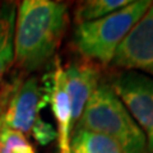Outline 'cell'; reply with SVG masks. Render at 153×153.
<instances>
[{
  "instance_id": "ba28073f",
  "label": "cell",
  "mask_w": 153,
  "mask_h": 153,
  "mask_svg": "<svg viewBox=\"0 0 153 153\" xmlns=\"http://www.w3.org/2000/svg\"><path fill=\"white\" fill-rule=\"evenodd\" d=\"M64 73L71 106V121L74 130L88 100L101 82V73L97 65L85 59L70 63L64 69Z\"/></svg>"
},
{
  "instance_id": "277c9868",
  "label": "cell",
  "mask_w": 153,
  "mask_h": 153,
  "mask_svg": "<svg viewBox=\"0 0 153 153\" xmlns=\"http://www.w3.org/2000/svg\"><path fill=\"white\" fill-rule=\"evenodd\" d=\"M47 106L44 88L36 76L16 73L0 87V129L31 134L38 114Z\"/></svg>"
},
{
  "instance_id": "3957f363",
  "label": "cell",
  "mask_w": 153,
  "mask_h": 153,
  "mask_svg": "<svg viewBox=\"0 0 153 153\" xmlns=\"http://www.w3.org/2000/svg\"><path fill=\"white\" fill-rule=\"evenodd\" d=\"M151 4L149 0H135L107 17L76 25L73 33L74 49L83 59L94 64H111L119 45Z\"/></svg>"
},
{
  "instance_id": "5b68a950",
  "label": "cell",
  "mask_w": 153,
  "mask_h": 153,
  "mask_svg": "<svg viewBox=\"0 0 153 153\" xmlns=\"http://www.w3.org/2000/svg\"><path fill=\"white\" fill-rule=\"evenodd\" d=\"M108 84L144 133L148 153H153V78L121 70L112 74Z\"/></svg>"
},
{
  "instance_id": "6da1fadb",
  "label": "cell",
  "mask_w": 153,
  "mask_h": 153,
  "mask_svg": "<svg viewBox=\"0 0 153 153\" xmlns=\"http://www.w3.org/2000/svg\"><path fill=\"white\" fill-rule=\"evenodd\" d=\"M69 22L65 3L23 0L18 4L14 27V65L30 74L47 64L59 49Z\"/></svg>"
},
{
  "instance_id": "8992f818",
  "label": "cell",
  "mask_w": 153,
  "mask_h": 153,
  "mask_svg": "<svg viewBox=\"0 0 153 153\" xmlns=\"http://www.w3.org/2000/svg\"><path fill=\"white\" fill-rule=\"evenodd\" d=\"M111 64L153 78V1L119 45Z\"/></svg>"
},
{
  "instance_id": "7a4b0ae2",
  "label": "cell",
  "mask_w": 153,
  "mask_h": 153,
  "mask_svg": "<svg viewBox=\"0 0 153 153\" xmlns=\"http://www.w3.org/2000/svg\"><path fill=\"white\" fill-rule=\"evenodd\" d=\"M74 129H85L111 138L125 153H148L144 133L103 80L88 100Z\"/></svg>"
},
{
  "instance_id": "30bf717a",
  "label": "cell",
  "mask_w": 153,
  "mask_h": 153,
  "mask_svg": "<svg viewBox=\"0 0 153 153\" xmlns=\"http://www.w3.org/2000/svg\"><path fill=\"white\" fill-rule=\"evenodd\" d=\"M70 153H125L111 138L85 129H74Z\"/></svg>"
},
{
  "instance_id": "7c38bea8",
  "label": "cell",
  "mask_w": 153,
  "mask_h": 153,
  "mask_svg": "<svg viewBox=\"0 0 153 153\" xmlns=\"http://www.w3.org/2000/svg\"><path fill=\"white\" fill-rule=\"evenodd\" d=\"M0 153H35V149L25 134L0 129Z\"/></svg>"
},
{
  "instance_id": "9c48e42d",
  "label": "cell",
  "mask_w": 153,
  "mask_h": 153,
  "mask_svg": "<svg viewBox=\"0 0 153 153\" xmlns=\"http://www.w3.org/2000/svg\"><path fill=\"white\" fill-rule=\"evenodd\" d=\"M17 5L4 3L0 7V87L5 74L14 64V27Z\"/></svg>"
},
{
  "instance_id": "52a82bcc",
  "label": "cell",
  "mask_w": 153,
  "mask_h": 153,
  "mask_svg": "<svg viewBox=\"0 0 153 153\" xmlns=\"http://www.w3.org/2000/svg\"><path fill=\"white\" fill-rule=\"evenodd\" d=\"M42 88L46 93L47 103L51 105V110L56 121L57 148L59 153H70L73 121H71V106L66 91V80L64 66L59 57L54 59V68L42 79Z\"/></svg>"
},
{
  "instance_id": "4fadbf2b",
  "label": "cell",
  "mask_w": 153,
  "mask_h": 153,
  "mask_svg": "<svg viewBox=\"0 0 153 153\" xmlns=\"http://www.w3.org/2000/svg\"><path fill=\"white\" fill-rule=\"evenodd\" d=\"M31 134L35 138V140L41 146H47L51 142L57 139V133L54 129V125L45 120H42L41 117L37 119V121L33 125Z\"/></svg>"
},
{
  "instance_id": "8fae6325",
  "label": "cell",
  "mask_w": 153,
  "mask_h": 153,
  "mask_svg": "<svg viewBox=\"0 0 153 153\" xmlns=\"http://www.w3.org/2000/svg\"><path fill=\"white\" fill-rule=\"evenodd\" d=\"M130 0H88L80 3L75 9L74 19L76 25L97 21L126 7Z\"/></svg>"
}]
</instances>
